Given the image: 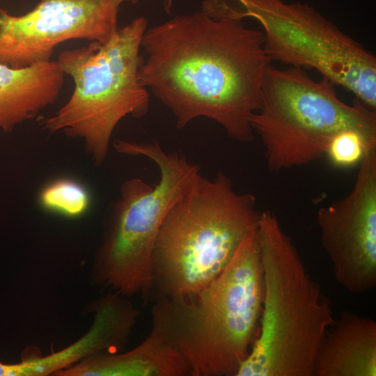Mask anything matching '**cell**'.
Masks as SVG:
<instances>
[{
  "label": "cell",
  "instance_id": "obj_10",
  "mask_svg": "<svg viewBox=\"0 0 376 376\" xmlns=\"http://www.w3.org/2000/svg\"><path fill=\"white\" fill-rule=\"evenodd\" d=\"M359 166L351 191L320 208L317 217L336 280L354 293L376 285V147Z\"/></svg>",
  "mask_w": 376,
  "mask_h": 376
},
{
  "label": "cell",
  "instance_id": "obj_1",
  "mask_svg": "<svg viewBox=\"0 0 376 376\" xmlns=\"http://www.w3.org/2000/svg\"><path fill=\"white\" fill-rule=\"evenodd\" d=\"M264 43L263 31L242 19L201 10L175 15L145 31L139 79L171 111L177 128L205 117L232 139L249 142L250 118L260 107L272 63Z\"/></svg>",
  "mask_w": 376,
  "mask_h": 376
},
{
  "label": "cell",
  "instance_id": "obj_4",
  "mask_svg": "<svg viewBox=\"0 0 376 376\" xmlns=\"http://www.w3.org/2000/svg\"><path fill=\"white\" fill-rule=\"evenodd\" d=\"M258 237L265 284L260 331L237 376H313L335 322L331 302L272 212H262Z\"/></svg>",
  "mask_w": 376,
  "mask_h": 376
},
{
  "label": "cell",
  "instance_id": "obj_17",
  "mask_svg": "<svg viewBox=\"0 0 376 376\" xmlns=\"http://www.w3.org/2000/svg\"><path fill=\"white\" fill-rule=\"evenodd\" d=\"M173 1L174 0H162L164 10L168 15L171 12Z\"/></svg>",
  "mask_w": 376,
  "mask_h": 376
},
{
  "label": "cell",
  "instance_id": "obj_12",
  "mask_svg": "<svg viewBox=\"0 0 376 376\" xmlns=\"http://www.w3.org/2000/svg\"><path fill=\"white\" fill-rule=\"evenodd\" d=\"M313 376H376V322L343 311L318 349Z\"/></svg>",
  "mask_w": 376,
  "mask_h": 376
},
{
  "label": "cell",
  "instance_id": "obj_8",
  "mask_svg": "<svg viewBox=\"0 0 376 376\" xmlns=\"http://www.w3.org/2000/svg\"><path fill=\"white\" fill-rule=\"evenodd\" d=\"M211 17L254 19L271 61L314 70L376 110V56L306 3L282 0H203Z\"/></svg>",
  "mask_w": 376,
  "mask_h": 376
},
{
  "label": "cell",
  "instance_id": "obj_14",
  "mask_svg": "<svg viewBox=\"0 0 376 376\" xmlns=\"http://www.w3.org/2000/svg\"><path fill=\"white\" fill-rule=\"evenodd\" d=\"M65 75L56 61L22 68L0 63V130L11 131L54 104Z\"/></svg>",
  "mask_w": 376,
  "mask_h": 376
},
{
  "label": "cell",
  "instance_id": "obj_15",
  "mask_svg": "<svg viewBox=\"0 0 376 376\" xmlns=\"http://www.w3.org/2000/svg\"><path fill=\"white\" fill-rule=\"evenodd\" d=\"M38 202L45 210L68 217L84 214L89 208L91 197L80 182L70 178H59L47 184L39 193Z\"/></svg>",
  "mask_w": 376,
  "mask_h": 376
},
{
  "label": "cell",
  "instance_id": "obj_6",
  "mask_svg": "<svg viewBox=\"0 0 376 376\" xmlns=\"http://www.w3.org/2000/svg\"><path fill=\"white\" fill-rule=\"evenodd\" d=\"M112 146L119 153L150 159L160 176L155 186L139 178L122 184L109 214L91 279L94 284L109 292L126 297L140 294L146 300L150 285L152 254L160 227L201 169L178 152H166L156 141L115 139Z\"/></svg>",
  "mask_w": 376,
  "mask_h": 376
},
{
  "label": "cell",
  "instance_id": "obj_7",
  "mask_svg": "<svg viewBox=\"0 0 376 376\" xmlns=\"http://www.w3.org/2000/svg\"><path fill=\"white\" fill-rule=\"evenodd\" d=\"M334 84L317 81L299 68H267L260 109L250 118L265 149L267 166L278 172L325 156L331 138L356 128L376 134V110L358 100L350 105Z\"/></svg>",
  "mask_w": 376,
  "mask_h": 376
},
{
  "label": "cell",
  "instance_id": "obj_11",
  "mask_svg": "<svg viewBox=\"0 0 376 376\" xmlns=\"http://www.w3.org/2000/svg\"><path fill=\"white\" fill-rule=\"evenodd\" d=\"M92 306L93 322L79 339L45 356L26 357L14 363L0 362V376H56L91 356L123 351L137 323L139 310L126 297L113 292Z\"/></svg>",
  "mask_w": 376,
  "mask_h": 376
},
{
  "label": "cell",
  "instance_id": "obj_13",
  "mask_svg": "<svg viewBox=\"0 0 376 376\" xmlns=\"http://www.w3.org/2000/svg\"><path fill=\"white\" fill-rule=\"evenodd\" d=\"M56 376H191V372L167 338L152 326L148 336L132 350L91 356Z\"/></svg>",
  "mask_w": 376,
  "mask_h": 376
},
{
  "label": "cell",
  "instance_id": "obj_2",
  "mask_svg": "<svg viewBox=\"0 0 376 376\" xmlns=\"http://www.w3.org/2000/svg\"><path fill=\"white\" fill-rule=\"evenodd\" d=\"M258 228L199 292L154 301L152 325L181 355L191 376H237L258 338L265 293Z\"/></svg>",
  "mask_w": 376,
  "mask_h": 376
},
{
  "label": "cell",
  "instance_id": "obj_9",
  "mask_svg": "<svg viewBox=\"0 0 376 376\" xmlns=\"http://www.w3.org/2000/svg\"><path fill=\"white\" fill-rule=\"evenodd\" d=\"M117 0H40L24 15L0 8V63L22 68L50 61L72 39L104 42L117 30Z\"/></svg>",
  "mask_w": 376,
  "mask_h": 376
},
{
  "label": "cell",
  "instance_id": "obj_18",
  "mask_svg": "<svg viewBox=\"0 0 376 376\" xmlns=\"http://www.w3.org/2000/svg\"><path fill=\"white\" fill-rule=\"evenodd\" d=\"M139 0H117L118 3L120 5L123 3H136Z\"/></svg>",
  "mask_w": 376,
  "mask_h": 376
},
{
  "label": "cell",
  "instance_id": "obj_3",
  "mask_svg": "<svg viewBox=\"0 0 376 376\" xmlns=\"http://www.w3.org/2000/svg\"><path fill=\"white\" fill-rule=\"evenodd\" d=\"M261 212L256 197L235 191L226 174H198L160 227L146 301L189 297L210 284L258 226Z\"/></svg>",
  "mask_w": 376,
  "mask_h": 376
},
{
  "label": "cell",
  "instance_id": "obj_16",
  "mask_svg": "<svg viewBox=\"0 0 376 376\" xmlns=\"http://www.w3.org/2000/svg\"><path fill=\"white\" fill-rule=\"evenodd\" d=\"M376 147V134L349 128L336 134L329 141L325 155L338 167L359 164L366 151Z\"/></svg>",
  "mask_w": 376,
  "mask_h": 376
},
{
  "label": "cell",
  "instance_id": "obj_5",
  "mask_svg": "<svg viewBox=\"0 0 376 376\" xmlns=\"http://www.w3.org/2000/svg\"><path fill=\"white\" fill-rule=\"evenodd\" d=\"M148 21L138 17L118 28L106 42L62 52L57 63L70 76L68 101L40 122L43 130L81 139L96 165L106 159L112 134L125 116L140 118L150 109L148 90L139 81L141 39Z\"/></svg>",
  "mask_w": 376,
  "mask_h": 376
}]
</instances>
